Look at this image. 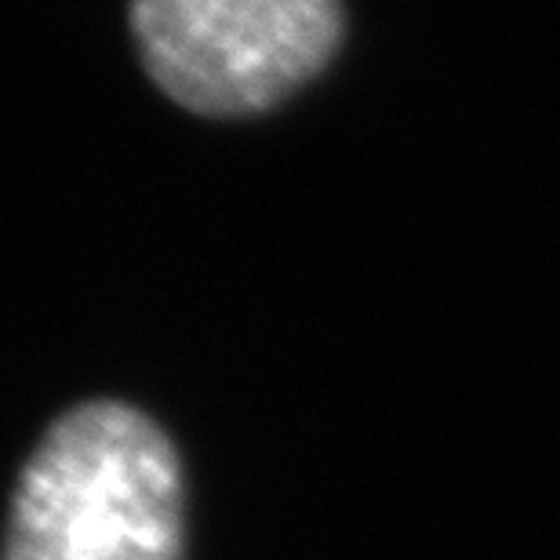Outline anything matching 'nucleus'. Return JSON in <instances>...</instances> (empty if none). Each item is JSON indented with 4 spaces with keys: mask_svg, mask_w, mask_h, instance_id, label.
<instances>
[{
    "mask_svg": "<svg viewBox=\"0 0 560 560\" xmlns=\"http://www.w3.org/2000/svg\"><path fill=\"white\" fill-rule=\"evenodd\" d=\"M183 474L164 430L120 400L40 436L11 495L4 560H178Z\"/></svg>",
    "mask_w": 560,
    "mask_h": 560,
    "instance_id": "1",
    "label": "nucleus"
},
{
    "mask_svg": "<svg viewBox=\"0 0 560 560\" xmlns=\"http://www.w3.org/2000/svg\"><path fill=\"white\" fill-rule=\"evenodd\" d=\"M145 73L178 106L244 117L313 81L339 48V0H136Z\"/></svg>",
    "mask_w": 560,
    "mask_h": 560,
    "instance_id": "2",
    "label": "nucleus"
}]
</instances>
